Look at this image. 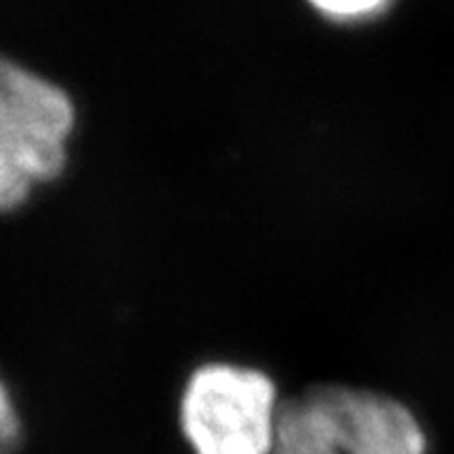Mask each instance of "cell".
<instances>
[{
  "instance_id": "6da1fadb",
  "label": "cell",
  "mask_w": 454,
  "mask_h": 454,
  "mask_svg": "<svg viewBox=\"0 0 454 454\" xmlns=\"http://www.w3.org/2000/svg\"><path fill=\"white\" fill-rule=\"evenodd\" d=\"M419 419L401 401L348 385H320L278 411L274 454H427Z\"/></svg>"
},
{
  "instance_id": "7a4b0ae2",
  "label": "cell",
  "mask_w": 454,
  "mask_h": 454,
  "mask_svg": "<svg viewBox=\"0 0 454 454\" xmlns=\"http://www.w3.org/2000/svg\"><path fill=\"white\" fill-rule=\"evenodd\" d=\"M74 119V102L59 84L0 56V214L59 179Z\"/></svg>"
},
{
  "instance_id": "3957f363",
  "label": "cell",
  "mask_w": 454,
  "mask_h": 454,
  "mask_svg": "<svg viewBox=\"0 0 454 454\" xmlns=\"http://www.w3.org/2000/svg\"><path fill=\"white\" fill-rule=\"evenodd\" d=\"M278 396L267 373L204 364L181 396V431L195 454H274Z\"/></svg>"
},
{
  "instance_id": "277c9868",
  "label": "cell",
  "mask_w": 454,
  "mask_h": 454,
  "mask_svg": "<svg viewBox=\"0 0 454 454\" xmlns=\"http://www.w3.org/2000/svg\"><path fill=\"white\" fill-rule=\"evenodd\" d=\"M317 14L339 21V24H357L378 14H383L392 0H306Z\"/></svg>"
},
{
  "instance_id": "5b68a950",
  "label": "cell",
  "mask_w": 454,
  "mask_h": 454,
  "mask_svg": "<svg viewBox=\"0 0 454 454\" xmlns=\"http://www.w3.org/2000/svg\"><path fill=\"white\" fill-rule=\"evenodd\" d=\"M24 431H21V418L12 396L7 392L5 383L0 380V454H14L21 445Z\"/></svg>"
}]
</instances>
